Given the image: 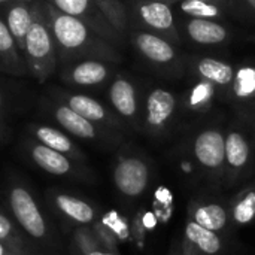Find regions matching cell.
Segmentation results:
<instances>
[{"mask_svg":"<svg viewBox=\"0 0 255 255\" xmlns=\"http://www.w3.org/2000/svg\"><path fill=\"white\" fill-rule=\"evenodd\" d=\"M43 3L57 45L60 64L87 58L105 60L115 64L123 61L120 48L99 36L82 21L60 12L46 1Z\"/></svg>","mask_w":255,"mask_h":255,"instance_id":"obj_1","label":"cell"},{"mask_svg":"<svg viewBox=\"0 0 255 255\" xmlns=\"http://www.w3.org/2000/svg\"><path fill=\"white\" fill-rule=\"evenodd\" d=\"M255 163V117L236 112L226 128V188H233L247 181Z\"/></svg>","mask_w":255,"mask_h":255,"instance_id":"obj_2","label":"cell"},{"mask_svg":"<svg viewBox=\"0 0 255 255\" xmlns=\"http://www.w3.org/2000/svg\"><path fill=\"white\" fill-rule=\"evenodd\" d=\"M27 72L39 84H45L60 67L57 45L46 16L43 0L37 1V12L30 27L22 51Z\"/></svg>","mask_w":255,"mask_h":255,"instance_id":"obj_3","label":"cell"},{"mask_svg":"<svg viewBox=\"0 0 255 255\" xmlns=\"http://www.w3.org/2000/svg\"><path fill=\"white\" fill-rule=\"evenodd\" d=\"M152 181L149 158L133 146H123L112 167V182L117 191L128 200L140 199Z\"/></svg>","mask_w":255,"mask_h":255,"instance_id":"obj_4","label":"cell"},{"mask_svg":"<svg viewBox=\"0 0 255 255\" xmlns=\"http://www.w3.org/2000/svg\"><path fill=\"white\" fill-rule=\"evenodd\" d=\"M128 40L134 51L160 75L176 79L187 70V61L181 57L178 46L167 39L139 28L128 30Z\"/></svg>","mask_w":255,"mask_h":255,"instance_id":"obj_5","label":"cell"},{"mask_svg":"<svg viewBox=\"0 0 255 255\" xmlns=\"http://www.w3.org/2000/svg\"><path fill=\"white\" fill-rule=\"evenodd\" d=\"M190 152L203 175L221 187L226 167V128L218 124L199 128L190 139Z\"/></svg>","mask_w":255,"mask_h":255,"instance_id":"obj_6","label":"cell"},{"mask_svg":"<svg viewBox=\"0 0 255 255\" xmlns=\"http://www.w3.org/2000/svg\"><path fill=\"white\" fill-rule=\"evenodd\" d=\"M126 7L130 28L158 34L181 48L182 37L172 4L160 0H128Z\"/></svg>","mask_w":255,"mask_h":255,"instance_id":"obj_7","label":"cell"},{"mask_svg":"<svg viewBox=\"0 0 255 255\" xmlns=\"http://www.w3.org/2000/svg\"><path fill=\"white\" fill-rule=\"evenodd\" d=\"M179 97L161 85H151L142 97V133L152 139H163L170 133L178 114Z\"/></svg>","mask_w":255,"mask_h":255,"instance_id":"obj_8","label":"cell"},{"mask_svg":"<svg viewBox=\"0 0 255 255\" xmlns=\"http://www.w3.org/2000/svg\"><path fill=\"white\" fill-rule=\"evenodd\" d=\"M42 108L58 124V127L63 128L72 137L97 143V145H105V146H114L123 140L121 133L106 130L91 123L90 120L84 118L82 115L75 112L72 108H69L66 103H63L58 99L46 96L42 100Z\"/></svg>","mask_w":255,"mask_h":255,"instance_id":"obj_9","label":"cell"},{"mask_svg":"<svg viewBox=\"0 0 255 255\" xmlns=\"http://www.w3.org/2000/svg\"><path fill=\"white\" fill-rule=\"evenodd\" d=\"M46 96L61 100L75 112H78L84 118L90 120L91 123L106 130L121 133V134H124V131L128 130L127 126L111 109V106L105 105L94 96H90L87 93L76 91V90L63 88V87H49Z\"/></svg>","mask_w":255,"mask_h":255,"instance_id":"obj_10","label":"cell"},{"mask_svg":"<svg viewBox=\"0 0 255 255\" xmlns=\"http://www.w3.org/2000/svg\"><path fill=\"white\" fill-rule=\"evenodd\" d=\"M108 102L118 118L133 131H142V97L137 84L126 73L117 72L108 85Z\"/></svg>","mask_w":255,"mask_h":255,"instance_id":"obj_11","label":"cell"},{"mask_svg":"<svg viewBox=\"0 0 255 255\" xmlns=\"http://www.w3.org/2000/svg\"><path fill=\"white\" fill-rule=\"evenodd\" d=\"M117 64L105 60H75L60 64L58 75L63 84L73 88H102L117 75Z\"/></svg>","mask_w":255,"mask_h":255,"instance_id":"obj_12","label":"cell"},{"mask_svg":"<svg viewBox=\"0 0 255 255\" xmlns=\"http://www.w3.org/2000/svg\"><path fill=\"white\" fill-rule=\"evenodd\" d=\"M58 9L60 12L70 15L84 24H87L91 30H94L99 36L115 45L117 48H123L126 43V37H123L108 21V18L102 13V10L91 0H43Z\"/></svg>","mask_w":255,"mask_h":255,"instance_id":"obj_13","label":"cell"},{"mask_svg":"<svg viewBox=\"0 0 255 255\" xmlns=\"http://www.w3.org/2000/svg\"><path fill=\"white\" fill-rule=\"evenodd\" d=\"M7 202L10 212L18 223V226L33 239H45L48 233V227L45 218L30 193V190L22 185L16 184L9 188Z\"/></svg>","mask_w":255,"mask_h":255,"instance_id":"obj_14","label":"cell"},{"mask_svg":"<svg viewBox=\"0 0 255 255\" xmlns=\"http://www.w3.org/2000/svg\"><path fill=\"white\" fill-rule=\"evenodd\" d=\"M24 146L30 160L49 175L76 179H85L90 175L84 163H79L58 151H54L43 143L34 140L33 137H28Z\"/></svg>","mask_w":255,"mask_h":255,"instance_id":"obj_15","label":"cell"},{"mask_svg":"<svg viewBox=\"0 0 255 255\" xmlns=\"http://www.w3.org/2000/svg\"><path fill=\"white\" fill-rule=\"evenodd\" d=\"M187 72L193 76L205 79L218 93V99L224 102L236 73V64L230 60L211 55H191L187 60Z\"/></svg>","mask_w":255,"mask_h":255,"instance_id":"obj_16","label":"cell"},{"mask_svg":"<svg viewBox=\"0 0 255 255\" xmlns=\"http://www.w3.org/2000/svg\"><path fill=\"white\" fill-rule=\"evenodd\" d=\"M176 21L181 37L197 46H223L232 39V31L224 21L185 15H181V19Z\"/></svg>","mask_w":255,"mask_h":255,"instance_id":"obj_17","label":"cell"},{"mask_svg":"<svg viewBox=\"0 0 255 255\" xmlns=\"http://www.w3.org/2000/svg\"><path fill=\"white\" fill-rule=\"evenodd\" d=\"M226 248L224 235L208 230L187 218L181 239L182 255H224Z\"/></svg>","mask_w":255,"mask_h":255,"instance_id":"obj_18","label":"cell"},{"mask_svg":"<svg viewBox=\"0 0 255 255\" xmlns=\"http://www.w3.org/2000/svg\"><path fill=\"white\" fill-rule=\"evenodd\" d=\"M187 218L193 220L199 226L226 235L232 227L229 203L208 199H193L188 203Z\"/></svg>","mask_w":255,"mask_h":255,"instance_id":"obj_19","label":"cell"},{"mask_svg":"<svg viewBox=\"0 0 255 255\" xmlns=\"http://www.w3.org/2000/svg\"><path fill=\"white\" fill-rule=\"evenodd\" d=\"M224 102L230 103L236 112L255 117V64H236L235 79Z\"/></svg>","mask_w":255,"mask_h":255,"instance_id":"obj_20","label":"cell"},{"mask_svg":"<svg viewBox=\"0 0 255 255\" xmlns=\"http://www.w3.org/2000/svg\"><path fill=\"white\" fill-rule=\"evenodd\" d=\"M27 130L30 137H33L34 140L85 164L87 161L85 152L75 143L72 136L67 134L63 128L52 127L49 124H42V123H30Z\"/></svg>","mask_w":255,"mask_h":255,"instance_id":"obj_21","label":"cell"},{"mask_svg":"<svg viewBox=\"0 0 255 255\" xmlns=\"http://www.w3.org/2000/svg\"><path fill=\"white\" fill-rule=\"evenodd\" d=\"M39 1V0H37ZM37 1L25 3V1H9L3 4V19L13 36L19 51H24V40L34 22L37 12Z\"/></svg>","mask_w":255,"mask_h":255,"instance_id":"obj_22","label":"cell"},{"mask_svg":"<svg viewBox=\"0 0 255 255\" xmlns=\"http://www.w3.org/2000/svg\"><path fill=\"white\" fill-rule=\"evenodd\" d=\"M0 72L12 76H22L28 73L24 55L19 51L13 36L10 34L1 12H0Z\"/></svg>","mask_w":255,"mask_h":255,"instance_id":"obj_23","label":"cell"},{"mask_svg":"<svg viewBox=\"0 0 255 255\" xmlns=\"http://www.w3.org/2000/svg\"><path fill=\"white\" fill-rule=\"evenodd\" d=\"M55 209L69 221L79 224V226H91L96 221V209L93 205H90L88 202L75 197L72 194H66V193H60V191H54L52 197H51Z\"/></svg>","mask_w":255,"mask_h":255,"instance_id":"obj_24","label":"cell"},{"mask_svg":"<svg viewBox=\"0 0 255 255\" xmlns=\"http://www.w3.org/2000/svg\"><path fill=\"white\" fill-rule=\"evenodd\" d=\"M191 78H193V82L188 85L181 103L187 112H191L194 115L206 114L212 109L214 102L220 100L218 93L205 79H200L193 75H191Z\"/></svg>","mask_w":255,"mask_h":255,"instance_id":"obj_25","label":"cell"},{"mask_svg":"<svg viewBox=\"0 0 255 255\" xmlns=\"http://www.w3.org/2000/svg\"><path fill=\"white\" fill-rule=\"evenodd\" d=\"M232 227H245L255 221V181L241 188L229 202Z\"/></svg>","mask_w":255,"mask_h":255,"instance_id":"obj_26","label":"cell"},{"mask_svg":"<svg viewBox=\"0 0 255 255\" xmlns=\"http://www.w3.org/2000/svg\"><path fill=\"white\" fill-rule=\"evenodd\" d=\"M175 4L181 15L193 18L224 21L229 13V3L220 0H179Z\"/></svg>","mask_w":255,"mask_h":255,"instance_id":"obj_27","label":"cell"},{"mask_svg":"<svg viewBox=\"0 0 255 255\" xmlns=\"http://www.w3.org/2000/svg\"><path fill=\"white\" fill-rule=\"evenodd\" d=\"M102 13L108 18V21L112 24V27L126 39H128V15L127 7L123 0H91Z\"/></svg>","mask_w":255,"mask_h":255,"instance_id":"obj_28","label":"cell"},{"mask_svg":"<svg viewBox=\"0 0 255 255\" xmlns=\"http://www.w3.org/2000/svg\"><path fill=\"white\" fill-rule=\"evenodd\" d=\"M73 244L82 255H120L106 250L94 236L90 226H81L73 233Z\"/></svg>","mask_w":255,"mask_h":255,"instance_id":"obj_29","label":"cell"},{"mask_svg":"<svg viewBox=\"0 0 255 255\" xmlns=\"http://www.w3.org/2000/svg\"><path fill=\"white\" fill-rule=\"evenodd\" d=\"M0 242L18 250L24 251V239L15 227L13 221L6 217V214L0 209Z\"/></svg>","mask_w":255,"mask_h":255,"instance_id":"obj_30","label":"cell"},{"mask_svg":"<svg viewBox=\"0 0 255 255\" xmlns=\"http://www.w3.org/2000/svg\"><path fill=\"white\" fill-rule=\"evenodd\" d=\"M90 229L93 230L96 239L111 253L114 254H120L118 253V238L115 236V233L103 223V221H94Z\"/></svg>","mask_w":255,"mask_h":255,"instance_id":"obj_31","label":"cell"},{"mask_svg":"<svg viewBox=\"0 0 255 255\" xmlns=\"http://www.w3.org/2000/svg\"><path fill=\"white\" fill-rule=\"evenodd\" d=\"M229 13L241 21L255 22V0H229Z\"/></svg>","mask_w":255,"mask_h":255,"instance_id":"obj_32","label":"cell"},{"mask_svg":"<svg viewBox=\"0 0 255 255\" xmlns=\"http://www.w3.org/2000/svg\"><path fill=\"white\" fill-rule=\"evenodd\" d=\"M102 221L115 233V236H117L118 239H126V238H127V233H128V232H127V226H126L124 220H123L121 217H118L115 212L108 214Z\"/></svg>","mask_w":255,"mask_h":255,"instance_id":"obj_33","label":"cell"},{"mask_svg":"<svg viewBox=\"0 0 255 255\" xmlns=\"http://www.w3.org/2000/svg\"><path fill=\"white\" fill-rule=\"evenodd\" d=\"M25 253L24 251H18L3 242H0V255H24Z\"/></svg>","mask_w":255,"mask_h":255,"instance_id":"obj_34","label":"cell"},{"mask_svg":"<svg viewBox=\"0 0 255 255\" xmlns=\"http://www.w3.org/2000/svg\"><path fill=\"white\" fill-rule=\"evenodd\" d=\"M169 255H182V250H181V242H175L172 247H170V251H169Z\"/></svg>","mask_w":255,"mask_h":255,"instance_id":"obj_35","label":"cell"},{"mask_svg":"<svg viewBox=\"0 0 255 255\" xmlns=\"http://www.w3.org/2000/svg\"><path fill=\"white\" fill-rule=\"evenodd\" d=\"M4 106H6V96L3 93V90L0 88V117L3 115V111H4Z\"/></svg>","mask_w":255,"mask_h":255,"instance_id":"obj_36","label":"cell"},{"mask_svg":"<svg viewBox=\"0 0 255 255\" xmlns=\"http://www.w3.org/2000/svg\"><path fill=\"white\" fill-rule=\"evenodd\" d=\"M160 1H164V3H169V4H175V3H178L179 0H160Z\"/></svg>","mask_w":255,"mask_h":255,"instance_id":"obj_37","label":"cell"},{"mask_svg":"<svg viewBox=\"0 0 255 255\" xmlns=\"http://www.w3.org/2000/svg\"><path fill=\"white\" fill-rule=\"evenodd\" d=\"M10 1H25V3H34L37 0H10Z\"/></svg>","mask_w":255,"mask_h":255,"instance_id":"obj_38","label":"cell"},{"mask_svg":"<svg viewBox=\"0 0 255 255\" xmlns=\"http://www.w3.org/2000/svg\"><path fill=\"white\" fill-rule=\"evenodd\" d=\"M72 255H82V254H81V253H79V251H78V248H76V247H75V250H73V251H72Z\"/></svg>","mask_w":255,"mask_h":255,"instance_id":"obj_39","label":"cell"},{"mask_svg":"<svg viewBox=\"0 0 255 255\" xmlns=\"http://www.w3.org/2000/svg\"><path fill=\"white\" fill-rule=\"evenodd\" d=\"M3 134V124H1V117H0V137Z\"/></svg>","mask_w":255,"mask_h":255,"instance_id":"obj_40","label":"cell"},{"mask_svg":"<svg viewBox=\"0 0 255 255\" xmlns=\"http://www.w3.org/2000/svg\"><path fill=\"white\" fill-rule=\"evenodd\" d=\"M10 0H0V6H3V4H6V3H9Z\"/></svg>","mask_w":255,"mask_h":255,"instance_id":"obj_41","label":"cell"},{"mask_svg":"<svg viewBox=\"0 0 255 255\" xmlns=\"http://www.w3.org/2000/svg\"><path fill=\"white\" fill-rule=\"evenodd\" d=\"M248 40H251V42H254V43H255V34L250 36V37H248Z\"/></svg>","mask_w":255,"mask_h":255,"instance_id":"obj_42","label":"cell"},{"mask_svg":"<svg viewBox=\"0 0 255 255\" xmlns=\"http://www.w3.org/2000/svg\"><path fill=\"white\" fill-rule=\"evenodd\" d=\"M220 1H227L229 3V0H220Z\"/></svg>","mask_w":255,"mask_h":255,"instance_id":"obj_43","label":"cell"},{"mask_svg":"<svg viewBox=\"0 0 255 255\" xmlns=\"http://www.w3.org/2000/svg\"><path fill=\"white\" fill-rule=\"evenodd\" d=\"M24 255H27V254H24Z\"/></svg>","mask_w":255,"mask_h":255,"instance_id":"obj_44","label":"cell"}]
</instances>
